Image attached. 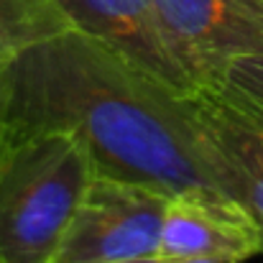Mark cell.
Wrapping results in <instances>:
<instances>
[{
  "mask_svg": "<svg viewBox=\"0 0 263 263\" xmlns=\"http://www.w3.org/2000/svg\"><path fill=\"white\" fill-rule=\"evenodd\" d=\"M95 176L87 146L67 130L0 143V263H51Z\"/></svg>",
  "mask_w": 263,
  "mask_h": 263,
  "instance_id": "7a4b0ae2",
  "label": "cell"
},
{
  "mask_svg": "<svg viewBox=\"0 0 263 263\" xmlns=\"http://www.w3.org/2000/svg\"><path fill=\"white\" fill-rule=\"evenodd\" d=\"M115 263H172L161 256H151V258H136V261H115Z\"/></svg>",
  "mask_w": 263,
  "mask_h": 263,
  "instance_id": "30bf717a",
  "label": "cell"
},
{
  "mask_svg": "<svg viewBox=\"0 0 263 263\" xmlns=\"http://www.w3.org/2000/svg\"><path fill=\"white\" fill-rule=\"evenodd\" d=\"M210 85L222 89L228 97L238 100L263 118V54L233 59Z\"/></svg>",
  "mask_w": 263,
  "mask_h": 263,
  "instance_id": "9c48e42d",
  "label": "cell"
},
{
  "mask_svg": "<svg viewBox=\"0 0 263 263\" xmlns=\"http://www.w3.org/2000/svg\"><path fill=\"white\" fill-rule=\"evenodd\" d=\"M169 44L199 87L240 57L263 54V0H156Z\"/></svg>",
  "mask_w": 263,
  "mask_h": 263,
  "instance_id": "277c9868",
  "label": "cell"
},
{
  "mask_svg": "<svg viewBox=\"0 0 263 263\" xmlns=\"http://www.w3.org/2000/svg\"><path fill=\"white\" fill-rule=\"evenodd\" d=\"M69 28H77L118 51L138 69L148 72L166 87L181 95L199 89L174 54L156 0H51Z\"/></svg>",
  "mask_w": 263,
  "mask_h": 263,
  "instance_id": "5b68a950",
  "label": "cell"
},
{
  "mask_svg": "<svg viewBox=\"0 0 263 263\" xmlns=\"http://www.w3.org/2000/svg\"><path fill=\"white\" fill-rule=\"evenodd\" d=\"M64 28L69 23L51 0H0V64Z\"/></svg>",
  "mask_w": 263,
  "mask_h": 263,
  "instance_id": "ba28073f",
  "label": "cell"
},
{
  "mask_svg": "<svg viewBox=\"0 0 263 263\" xmlns=\"http://www.w3.org/2000/svg\"><path fill=\"white\" fill-rule=\"evenodd\" d=\"M189 105L228 194L258 225L263 256V118L215 85L192 92Z\"/></svg>",
  "mask_w": 263,
  "mask_h": 263,
  "instance_id": "8992f818",
  "label": "cell"
},
{
  "mask_svg": "<svg viewBox=\"0 0 263 263\" xmlns=\"http://www.w3.org/2000/svg\"><path fill=\"white\" fill-rule=\"evenodd\" d=\"M172 194L118 176H92L51 263H115L159 256Z\"/></svg>",
  "mask_w": 263,
  "mask_h": 263,
  "instance_id": "3957f363",
  "label": "cell"
},
{
  "mask_svg": "<svg viewBox=\"0 0 263 263\" xmlns=\"http://www.w3.org/2000/svg\"><path fill=\"white\" fill-rule=\"evenodd\" d=\"M46 130L74 133L97 174L166 194L230 197L189 95L166 87L77 28L41 39L3 64L0 143Z\"/></svg>",
  "mask_w": 263,
  "mask_h": 263,
  "instance_id": "6da1fadb",
  "label": "cell"
},
{
  "mask_svg": "<svg viewBox=\"0 0 263 263\" xmlns=\"http://www.w3.org/2000/svg\"><path fill=\"white\" fill-rule=\"evenodd\" d=\"M172 263H222V261H215V258H181V261H172Z\"/></svg>",
  "mask_w": 263,
  "mask_h": 263,
  "instance_id": "8fae6325",
  "label": "cell"
},
{
  "mask_svg": "<svg viewBox=\"0 0 263 263\" xmlns=\"http://www.w3.org/2000/svg\"><path fill=\"white\" fill-rule=\"evenodd\" d=\"M258 253V225L240 202L220 192H179L169 197L159 243L161 258L246 263Z\"/></svg>",
  "mask_w": 263,
  "mask_h": 263,
  "instance_id": "52a82bcc",
  "label": "cell"
},
{
  "mask_svg": "<svg viewBox=\"0 0 263 263\" xmlns=\"http://www.w3.org/2000/svg\"><path fill=\"white\" fill-rule=\"evenodd\" d=\"M0 77H3V64H0Z\"/></svg>",
  "mask_w": 263,
  "mask_h": 263,
  "instance_id": "7c38bea8",
  "label": "cell"
}]
</instances>
